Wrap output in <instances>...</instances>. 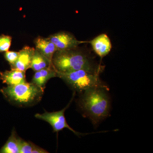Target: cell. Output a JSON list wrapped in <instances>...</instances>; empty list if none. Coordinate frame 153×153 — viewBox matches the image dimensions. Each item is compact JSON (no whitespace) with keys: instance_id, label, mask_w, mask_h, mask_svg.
Listing matches in <instances>:
<instances>
[{"instance_id":"obj_1","label":"cell","mask_w":153,"mask_h":153,"mask_svg":"<svg viewBox=\"0 0 153 153\" xmlns=\"http://www.w3.org/2000/svg\"><path fill=\"white\" fill-rule=\"evenodd\" d=\"M108 91V87L91 88L81 93L78 100V105L83 115L94 126L110 114L111 103Z\"/></svg>"},{"instance_id":"obj_2","label":"cell","mask_w":153,"mask_h":153,"mask_svg":"<svg viewBox=\"0 0 153 153\" xmlns=\"http://www.w3.org/2000/svg\"><path fill=\"white\" fill-rule=\"evenodd\" d=\"M52 63L57 73H64L79 69L101 72V66L96 65L85 52L77 49L57 50L52 57Z\"/></svg>"},{"instance_id":"obj_3","label":"cell","mask_w":153,"mask_h":153,"mask_svg":"<svg viewBox=\"0 0 153 153\" xmlns=\"http://www.w3.org/2000/svg\"><path fill=\"white\" fill-rule=\"evenodd\" d=\"M4 96L12 103L20 106L35 104L41 100L44 90L32 82H25L7 86L1 90Z\"/></svg>"},{"instance_id":"obj_4","label":"cell","mask_w":153,"mask_h":153,"mask_svg":"<svg viewBox=\"0 0 153 153\" xmlns=\"http://www.w3.org/2000/svg\"><path fill=\"white\" fill-rule=\"evenodd\" d=\"M100 71L79 69L67 73H57L60 77L75 91L81 93L91 88L108 87L100 78Z\"/></svg>"},{"instance_id":"obj_5","label":"cell","mask_w":153,"mask_h":153,"mask_svg":"<svg viewBox=\"0 0 153 153\" xmlns=\"http://www.w3.org/2000/svg\"><path fill=\"white\" fill-rule=\"evenodd\" d=\"M71 100H71L67 106L61 110L55 112H49L45 111L43 114H36L35 115V117L38 119L41 120L48 123L52 126L54 132H58L64 128H68L78 136L86 134L80 133L74 130L68 125L66 122L64 114L65 111L70 105Z\"/></svg>"},{"instance_id":"obj_6","label":"cell","mask_w":153,"mask_h":153,"mask_svg":"<svg viewBox=\"0 0 153 153\" xmlns=\"http://www.w3.org/2000/svg\"><path fill=\"white\" fill-rule=\"evenodd\" d=\"M48 38L55 44L57 50L74 49L78 47L80 44L87 43V41L77 40L74 35L64 31L52 34Z\"/></svg>"},{"instance_id":"obj_7","label":"cell","mask_w":153,"mask_h":153,"mask_svg":"<svg viewBox=\"0 0 153 153\" xmlns=\"http://www.w3.org/2000/svg\"><path fill=\"white\" fill-rule=\"evenodd\" d=\"M93 51L101 59L106 56L111 51L112 44L108 35L105 33L100 34L89 41Z\"/></svg>"},{"instance_id":"obj_8","label":"cell","mask_w":153,"mask_h":153,"mask_svg":"<svg viewBox=\"0 0 153 153\" xmlns=\"http://www.w3.org/2000/svg\"><path fill=\"white\" fill-rule=\"evenodd\" d=\"M35 48L25 46L19 51V57L16 63L11 65V69L26 71L30 68Z\"/></svg>"},{"instance_id":"obj_9","label":"cell","mask_w":153,"mask_h":153,"mask_svg":"<svg viewBox=\"0 0 153 153\" xmlns=\"http://www.w3.org/2000/svg\"><path fill=\"white\" fill-rule=\"evenodd\" d=\"M26 71L11 69L10 71L0 72V79L8 86H13L27 82Z\"/></svg>"},{"instance_id":"obj_10","label":"cell","mask_w":153,"mask_h":153,"mask_svg":"<svg viewBox=\"0 0 153 153\" xmlns=\"http://www.w3.org/2000/svg\"><path fill=\"white\" fill-rule=\"evenodd\" d=\"M56 76L57 72L52 65H51L39 71H36L31 82L44 90L48 80Z\"/></svg>"},{"instance_id":"obj_11","label":"cell","mask_w":153,"mask_h":153,"mask_svg":"<svg viewBox=\"0 0 153 153\" xmlns=\"http://www.w3.org/2000/svg\"><path fill=\"white\" fill-rule=\"evenodd\" d=\"M36 49L52 63V57L57 49L49 38L38 36L35 39Z\"/></svg>"},{"instance_id":"obj_12","label":"cell","mask_w":153,"mask_h":153,"mask_svg":"<svg viewBox=\"0 0 153 153\" xmlns=\"http://www.w3.org/2000/svg\"><path fill=\"white\" fill-rule=\"evenodd\" d=\"M22 139L18 138L13 131L10 136L0 150V153H19Z\"/></svg>"},{"instance_id":"obj_13","label":"cell","mask_w":153,"mask_h":153,"mask_svg":"<svg viewBox=\"0 0 153 153\" xmlns=\"http://www.w3.org/2000/svg\"><path fill=\"white\" fill-rule=\"evenodd\" d=\"M51 65H52V63L41 52L35 49L30 68L33 71H37Z\"/></svg>"},{"instance_id":"obj_14","label":"cell","mask_w":153,"mask_h":153,"mask_svg":"<svg viewBox=\"0 0 153 153\" xmlns=\"http://www.w3.org/2000/svg\"><path fill=\"white\" fill-rule=\"evenodd\" d=\"M11 36L2 35L0 36V52L8 51L12 43Z\"/></svg>"},{"instance_id":"obj_15","label":"cell","mask_w":153,"mask_h":153,"mask_svg":"<svg viewBox=\"0 0 153 153\" xmlns=\"http://www.w3.org/2000/svg\"><path fill=\"white\" fill-rule=\"evenodd\" d=\"M34 144L30 142L23 140L21 141L19 153H32L34 147Z\"/></svg>"},{"instance_id":"obj_16","label":"cell","mask_w":153,"mask_h":153,"mask_svg":"<svg viewBox=\"0 0 153 153\" xmlns=\"http://www.w3.org/2000/svg\"><path fill=\"white\" fill-rule=\"evenodd\" d=\"M19 52L7 51L5 53L4 57L11 66L16 63L19 57Z\"/></svg>"},{"instance_id":"obj_17","label":"cell","mask_w":153,"mask_h":153,"mask_svg":"<svg viewBox=\"0 0 153 153\" xmlns=\"http://www.w3.org/2000/svg\"><path fill=\"white\" fill-rule=\"evenodd\" d=\"M47 151L45 150L44 149L39 147L36 145H34V148L32 153H48Z\"/></svg>"}]
</instances>
